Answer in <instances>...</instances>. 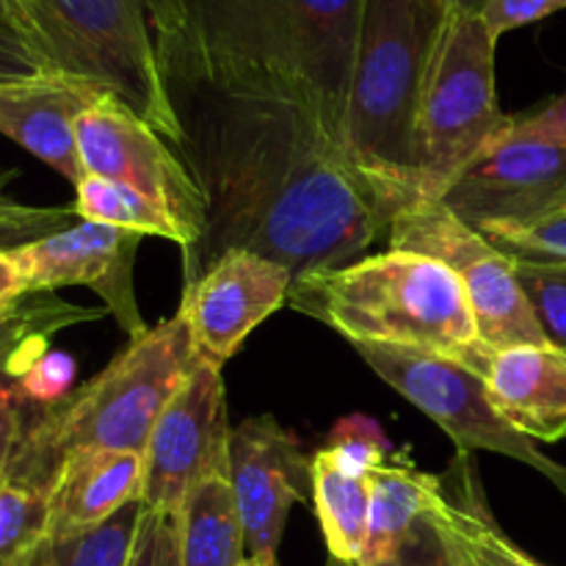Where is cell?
I'll return each instance as SVG.
<instances>
[{"mask_svg": "<svg viewBox=\"0 0 566 566\" xmlns=\"http://www.w3.org/2000/svg\"><path fill=\"white\" fill-rule=\"evenodd\" d=\"M158 59L182 130L175 149L208 210L202 241L182 260L186 285L235 249L276 260L298 280L352 263L390 230L296 83L169 50Z\"/></svg>", "mask_w": 566, "mask_h": 566, "instance_id": "1", "label": "cell"}, {"mask_svg": "<svg viewBox=\"0 0 566 566\" xmlns=\"http://www.w3.org/2000/svg\"><path fill=\"white\" fill-rule=\"evenodd\" d=\"M368 0H158V50L296 83L340 147Z\"/></svg>", "mask_w": 566, "mask_h": 566, "instance_id": "2", "label": "cell"}, {"mask_svg": "<svg viewBox=\"0 0 566 566\" xmlns=\"http://www.w3.org/2000/svg\"><path fill=\"white\" fill-rule=\"evenodd\" d=\"M442 0H368L340 153L387 221L418 199V111Z\"/></svg>", "mask_w": 566, "mask_h": 566, "instance_id": "3", "label": "cell"}, {"mask_svg": "<svg viewBox=\"0 0 566 566\" xmlns=\"http://www.w3.org/2000/svg\"><path fill=\"white\" fill-rule=\"evenodd\" d=\"M197 363L191 329L177 310L175 318L149 326L64 401L39 409L3 481L48 495L61 464L75 453H144L160 412Z\"/></svg>", "mask_w": 566, "mask_h": 566, "instance_id": "4", "label": "cell"}, {"mask_svg": "<svg viewBox=\"0 0 566 566\" xmlns=\"http://www.w3.org/2000/svg\"><path fill=\"white\" fill-rule=\"evenodd\" d=\"M287 307L326 324L352 346L370 343L459 359L479 343L457 274L398 249L307 271L293 280Z\"/></svg>", "mask_w": 566, "mask_h": 566, "instance_id": "5", "label": "cell"}, {"mask_svg": "<svg viewBox=\"0 0 566 566\" xmlns=\"http://www.w3.org/2000/svg\"><path fill=\"white\" fill-rule=\"evenodd\" d=\"M17 22L53 75L119 99L171 147L182 138L158 59V0H11Z\"/></svg>", "mask_w": 566, "mask_h": 566, "instance_id": "6", "label": "cell"}, {"mask_svg": "<svg viewBox=\"0 0 566 566\" xmlns=\"http://www.w3.org/2000/svg\"><path fill=\"white\" fill-rule=\"evenodd\" d=\"M495 39L479 14L446 11L431 44L418 111V197L442 199L481 153L509 136L495 94Z\"/></svg>", "mask_w": 566, "mask_h": 566, "instance_id": "7", "label": "cell"}, {"mask_svg": "<svg viewBox=\"0 0 566 566\" xmlns=\"http://www.w3.org/2000/svg\"><path fill=\"white\" fill-rule=\"evenodd\" d=\"M390 249L423 254L448 265L468 293L486 346H551L531 313L514 276L512 258L492 247L479 230L464 224L440 199L418 197L403 205L390 221Z\"/></svg>", "mask_w": 566, "mask_h": 566, "instance_id": "8", "label": "cell"}, {"mask_svg": "<svg viewBox=\"0 0 566 566\" xmlns=\"http://www.w3.org/2000/svg\"><path fill=\"white\" fill-rule=\"evenodd\" d=\"M359 357L409 403L429 415L459 451H492L512 457L545 475L566 497V464L553 462L531 437L514 429L486 392L484 379L453 357L392 346H354Z\"/></svg>", "mask_w": 566, "mask_h": 566, "instance_id": "9", "label": "cell"}, {"mask_svg": "<svg viewBox=\"0 0 566 566\" xmlns=\"http://www.w3.org/2000/svg\"><path fill=\"white\" fill-rule=\"evenodd\" d=\"M86 175L122 182L164 205L188 238L182 260L199 247L208 224L205 197L177 149L116 97H103L75 125Z\"/></svg>", "mask_w": 566, "mask_h": 566, "instance_id": "10", "label": "cell"}, {"mask_svg": "<svg viewBox=\"0 0 566 566\" xmlns=\"http://www.w3.org/2000/svg\"><path fill=\"white\" fill-rule=\"evenodd\" d=\"M230 431L221 368L199 359L144 448V506L180 514L199 484L230 479Z\"/></svg>", "mask_w": 566, "mask_h": 566, "instance_id": "11", "label": "cell"}, {"mask_svg": "<svg viewBox=\"0 0 566 566\" xmlns=\"http://www.w3.org/2000/svg\"><path fill=\"white\" fill-rule=\"evenodd\" d=\"M473 230L514 227L566 205V147L509 136L481 153L440 199Z\"/></svg>", "mask_w": 566, "mask_h": 566, "instance_id": "12", "label": "cell"}, {"mask_svg": "<svg viewBox=\"0 0 566 566\" xmlns=\"http://www.w3.org/2000/svg\"><path fill=\"white\" fill-rule=\"evenodd\" d=\"M142 238L122 227L81 219L42 241L11 249L9 254L28 291L53 293L55 287L70 285L92 287L130 340H136L149 329L133 293V260Z\"/></svg>", "mask_w": 566, "mask_h": 566, "instance_id": "13", "label": "cell"}, {"mask_svg": "<svg viewBox=\"0 0 566 566\" xmlns=\"http://www.w3.org/2000/svg\"><path fill=\"white\" fill-rule=\"evenodd\" d=\"M230 484L249 556H276L287 514L313 492V457L271 415L230 431Z\"/></svg>", "mask_w": 566, "mask_h": 566, "instance_id": "14", "label": "cell"}, {"mask_svg": "<svg viewBox=\"0 0 566 566\" xmlns=\"http://www.w3.org/2000/svg\"><path fill=\"white\" fill-rule=\"evenodd\" d=\"M291 285L293 274L276 260L247 249L221 254L199 280L182 287L180 313L199 359L221 368L254 326L287 304Z\"/></svg>", "mask_w": 566, "mask_h": 566, "instance_id": "15", "label": "cell"}, {"mask_svg": "<svg viewBox=\"0 0 566 566\" xmlns=\"http://www.w3.org/2000/svg\"><path fill=\"white\" fill-rule=\"evenodd\" d=\"M459 363L484 379L497 412L534 442L566 437V352L556 346L475 343Z\"/></svg>", "mask_w": 566, "mask_h": 566, "instance_id": "16", "label": "cell"}, {"mask_svg": "<svg viewBox=\"0 0 566 566\" xmlns=\"http://www.w3.org/2000/svg\"><path fill=\"white\" fill-rule=\"evenodd\" d=\"M103 97L111 94L53 72L0 83V133L77 186L86 171L77 155L75 125Z\"/></svg>", "mask_w": 566, "mask_h": 566, "instance_id": "17", "label": "cell"}, {"mask_svg": "<svg viewBox=\"0 0 566 566\" xmlns=\"http://www.w3.org/2000/svg\"><path fill=\"white\" fill-rule=\"evenodd\" d=\"M144 453L83 451L66 459L48 490L50 536L94 528L142 501Z\"/></svg>", "mask_w": 566, "mask_h": 566, "instance_id": "18", "label": "cell"}, {"mask_svg": "<svg viewBox=\"0 0 566 566\" xmlns=\"http://www.w3.org/2000/svg\"><path fill=\"white\" fill-rule=\"evenodd\" d=\"M437 479L429 517L459 566H545L520 551L492 517L473 451H459Z\"/></svg>", "mask_w": 566, "mask_h": 566, "instance_id": "19", "label": "cell"}, {"mask_svg": "<svg viewBox=\"0 0 566 566\" xmlns=\"http://www.w3.org/2000/svg\"><path fill=\"white\" fill-rule=\"evenodd\" d=\"M440 479L418 470L407 453H392L368 475V539L359 566L396 558L403 539L423 514H429Z\"/></svg>", "mask_w": 566, "mask_h": 566, "instance_id": "20", "label": "cell"}, {"mask_svg": "<svg viewBox=\"0 0 566 566\" xmlns=\"http://www.w3.org/2000/svg\"><path fill=\"white\" fill-rule=\"evenodd\" d=\"M180 566H241L247 534L230 479H208L182 503Z\"/></svg>", "mask_w": 566, "mask_h": 566, "instance_id": "21", "label": "cell"}, {"mask_svg": "<svg viewBox=\"0 0 566 566\" xmlns=\"http://www.w3.org/2000/svg\"><path fill=\"white\" fill-rule=\"evenodd\" d=\"M313 501L329 558L359 566L368 539V479L340 473L318 451L313 457Z\"/></svg>", "mask_w": 566, "mask_h": 566, "instance_id": "22", "label": "cell"}, {"mask_svg": "<svg viewBox=\"0 0 566 566\" xmlns=\"http://www.w3.org/2000/svg\"><path fill=\"white\" fill-rule=\"evenodd\" d=\"M99 310H83L61 302L53 293H28L0 313V370L20 376L59 329L81 321L99 318Z\"/></svg>", "mask_w": 566, "mask_h": 566, "instance_id": "23", "label": "cell"}, {"mask_svg": "<svg viewBox=\"0 0 566 566\" xmlns=\"http://www.w3.org/2000/svg\"><path fill=\"white\" fill-rule=\"evenodd\" d=\"M72 208H75L77 219L83 221L122 227V230L138 232V235L166 238V241H175L182 252L188 249V238L180 221L164 205L149 199L147 193L122 186V182L86 175L75 186V205Z\"/></svg>", "mask_w": 566, "mask_h": 566, "instance_id": "24", "label": "cell"}, {"mask_svg": "<svg viewBox=\"0 0 566 566\" xmlns=\"http://www.w3.org/2000/svg\"><path fill=\"white\" fill-rule=\"evenodd\" d=\"M142 517L144 503L136 501L94 528L48 536L31 566H127Z\"/></svg>", "mask_w": 566, "mask_h": 566, "instance_id": "25", "label": "cell"}, {"mask_svg": "<svg viewBox=\"0 0 566 566\" xmlns=\"http://www.w3.org/2000/svg\"><path fill=\"white\" fill-rule=\"evenodd\" d=\"M48 536V495L3 481L0 484V566H31Z\"/></svg>", "mask_w": 566, "mask_h": 566, "instance_id": "26", "label": "cell"}, {"mask_svg": "<svg viewBox=\"0 0 566 566\" xmlns=\"http://www.w3.org/2000/svg\"><path fill=\"white\" fill-rule=\"evenodd\" d=\"M512 265L545 340L566 352V263L512 260Z\"/></svg>", "mask_w": 566, "mask_h": 566, "instance_id": "27", "label": "cell"}, {"mask_svg": "<svg viewBox=\"0 0 566 566\" xmlns=\"http://www.w3.org/2000/svg\"><path fill=\"white\" fill-rule=\"evenodd\" d=\"M321 453L340 473L368 479L376 468L390 459V446L376 420H370L368 415H348L329 431Z\"/></svg>", "mask_w": 566, "mask_h": 566, "instance_id": "28", "label": "cell"}, {"mask_svg": "<svg viewBox=\"0 0 566 566\" xmlns=\"http://www.w3.org/2000/svg\"><path fill=\"white\" fill-rule=\"evenodd\" d=\"M479 232L512 260L566 263V205L528 224L484 227Z\"/></svg>", "mask_w": 566, "mask_h": 566, "instance_id": "29", "label": "cell"}, {"mask_svg": "<svg viewBox=\"0 0 566 566\" xmlns=\"http://www.w3.org/2000/svg\"><path fill=\"white\" fill-rule=\"evenodd\" d=\"M14 171L0 169V252H11L25 243L42 241L53 232L72 227L75 208H33V205L17 202L6 193Z\"/></svg>", "mask_w": 566, "mask_h": 566, "instance_id": "30", "label": "cell"}, {"mask_svg": "<svg viewBox=\"0 0 566 566\" xmlns=\"http://www.w3.org/2000/svg\"><path fill=\"white\" fill-rule=\"evenodd\" d=\"M75 374V359H72L70 354L48 348V352L39 354L20 376H14V379L22 401L33 403V407L39 409H48L70 396Z\"/></svg>", "mask_w": 566, "mask_h": 566, "instance_id": "31", "label": "cell"}, {"mask_svg": "<svg viewBox=\"0 0 566 566\" xmlns=\"http://www.w3.org/2000/svg\"><path fill=\"white\" fill-rule=\"evenodd\" d=\"M127 566H180V520L177 514L144 506L136 545Z\"/></svg>", "mask_w": 566, "mask_h": 566, "instance_id": "32", "label": "cell"}, {"mask_svg": "<svg viewBox=\"0 0 566 566\" xmlns=\"http://www.w3.org/2000/svg\"><path fill=\"white\" fill-rule=\"evenodd\" d=\"M562 9H566V0H486L479 17L490 36L497 42L503 33L545 20Z\"/></svg>", "mask_w": 566, "mask_h": 566, "instance_id": "33", "label": "cell"}, {"mask_svg": "<svg viewBox=\"0 0 566 566\" xmlns=\"http://www.w3.org/2000/svg\"><path fill=\"white\" fill-rule=\"evenodd\" d=\"M25 407L28 403L17 390L14 376L9 370H0V481L6 479V470L25 434Z\"/></svg>", "mask_w": 566, "mask_h": 566, "instance_id": "34", "label": "cell"}, {"mask_svg": "<svg viewBox=\"0 0 566 566\" xmlns=\"http://www.w3.org/2000/svg\"><path fill=\"white\" fill-rule=\"evenodd\" d=\"M44 64L25 39V33L9 20H0V83L31 81L44 75Z\"/></svg>", "mask_w": 566, "mask_h": 566, "instance_id": "35", "label": "cell"}, {"mask_svg": "<svg viewBox=\"0 0 566 566\" xmlns=\"http://www.w3.org/2000/svg\"><path fill=\"white\" fill-rule=\"evenodd\" d=\"M398 562H401V566H459L451 547L442 539V534L437 531L434 520L429 514H423L412 525L401 551H398Z\"/></svg>", "mask_w": 566, "mask_h": 566, "instance_id": "36", "label": "cell"}, {"mask_svg": "<svg viewBox=\"0 0 566 566\" xmlns=\"http://www.w3.org/2000/svg\"><path fill=\"white\" fill-rule=\"evenodd\" d=\"M514 133L566 147V92L531 116H514Z\"/></svg>", "mask_w": 566, "mask_h": 566, "instance_id": "37", "label": "cell"}, {"mask_svg": "<svg viewBox=\"0 0 566 566\" xmlns=\"http://www.w3.org/2000/svg\"><path fill=\"white\" fill-rule=\"evenodd\" d=\"M28 293L31 291H28L14 258L9 252H0V313L20 302L22 296H28Z\"/></svg>", "mask_w": 566, "mask_h": 566, "instance_id": "38", "label": "cell"}, {"mask_svg": "<svg viewBox=\"0 0 566 566\" xmlns=\"http://www.w3.org/2000/svg\"><path fill=\"white\" fill-rule=\"evenodd\" d=\"M486 0H442V6L451 11H464V14H481Z\"/></svg>", "mask_w": 566, "mask_h": 566, "instance_id": "39", "label": "cell"}, {"mask_svg": "<svg viewBox=\"0 0 566 566\" xmlns=\"http://www.w3.org/2000/svg\"><path fill=\"white\" fill-rule=\"evenodd\" d=\"M0 20H9V22H14L17 28H20V22H17L14 3H11V0H0Z\"/></svg>", "mask_w": 566, "mask_h": 566, "instance_id": "40", "label": "cell"}, {"mask_svg": "<svg viewBox=\"0 0 566 566\" xmlns=\"http://www.w3.org/2000/svg\"><path fill=\"white\" fill-rule=\"evenodd\" d=\"M241 566H280V564H276V556H249Z\"/></svg>", "mask_w": 566, "mask_h": 566, "instance_id": "41", "label": "cell"}, {"mask_svg": "<svg viewBox=\"0 0 566 566\" xmlns=\"http://www.w3.org/2000/svg\"><path fill=\"white\" fill-rule=\"evenodd\" d=\"M374 566H401V562H398V556H396V558H385V562H379Z\"/></svg>", "mask_w": 566, "mask_h": 566, "instance_id": "42", "label": "cell"}, {"mask_svg": "<svg viewBox=\"0 0 566 566\" xmlns=\"http://www.w3.org/2000/svg\"><path fill=\"white\" fill-rule=\"evenodd\" d=\"M326 566H357V564H346V562H337V558H329Z\"/></svg>", "mask_w": 566, "mask_h": 566, "instance_id": "43", "label": "cell"}]
</instances>
